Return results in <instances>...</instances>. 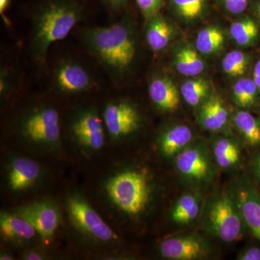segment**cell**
Segmentation results:
<instances>
[{
	"instance_id": "obj_39",
	"label": "cell",
	"mask_w": 260,
	"mask_h": 260,
	"mask_svg": "<svg viewBox=\"0 0 260 260\" xmlns=\"http://www.w3.org/2000/svg\"><path fill=\"white\" fill-rule=\"evenodd\" d=\"M0 259L1 260H10L13 259L12 256L9 255H6V254H4V255H2L1 257H0Z\"/></svg>"
},
{
	"instance_id": "obj_8",
	"label": "cell",
	"mask_w": 260,
	"mask_h": 260,
	"mask_svg": "<svg viewBox=\"0 0 260 260\" xmlns=\"http://www.w3.org/2000/svg\"><path fill=\"white\" fill-rule=\"evenodd\" d=\"M103 121L114 138L133 134L139 129L141 117L136 108L125 101L109 103L103 112Z\"/></svg>"
},
{
	"instance_id": "obj_9",
	"label": "cell",
	"mask_w": 260,
	"mask_h": 260,
	"mask_svg": "<svg viewBox=\"0 0 260 260\" xmlns=\"http://www.w3.org/2000/svg\"><path fill=\"white\" fill-rule=\"evenodd\" d=\"M104 121L95 109L80 112L72 124L73 134L77 140L93 150H99L105 143Z\"/></svg>"
},
{
	"instance_id": "obj_20",
	"label": "cell",
	"mask_w": 260,
	"mask_h": 260,
	"mask_svg": "<svg viewBox=\"0 0 260 260\" xmlns=\"http://www.w3.org/2000/svg\"><path fill=\"white\" fill-rule=\"evenodd\" d=\"M174 64L181 75L194 77L203 73L205 63L198 51L191 47H184L175 53Z\"/></svg>"
},
{
	"instance_id": "obj_37",
	"label": "cell",
	"mask_w": 260,
	"mask_h": 260,
	"mask_svg": "<svg viewBox=\"0 0 260 260\" xmlns=\"http://www.w3.org/2000/svg\"><path fill=\"white\" fill-rule=\"evenodd\" d=\"M25 259L29 260H40L42 259V256L37 252L29 253L28 255L25 256Z\"/></svg>"
},
{
	"instance_id": "obj_25",
	"label": "cell",
	"mask_w": 260,
	"mask_h": 260,
	"mask_svg": "<svg viewBox=\"0 0 260 260\" xmlns=\"http://www.w3.org/2000/svg\"><path fill=\"white\" fill-rule=\"evenodd\" d=\"M231 36L234 42L239 46L250 45L259 34V28L252 19L246 18L232 24L230 28Z\"/></svg>"
},
{
	"instance_id": "obj_18",
	"label": "cell",
	"mask_w": 260,
	"mask_h": 260,
	"mask_svg": "<svg viewBox=\"0 0 260 260\" xmlns=\"http://www.w3.org/2000/svg\"><path fill=\"white\" fill-rule=\"evenodd\" d=\"M2 235L10 240H28L35 237L37 231L20 215L2 213L0 216Z\"/></svg>"
},
{
	"instance_id": "obj_2",
	"label": "cell",
	"mask_w": 260,
	"mask_h": 260,
	"mask_svg": "<svg viewBox=\"0 0 260 260\" xmlns=\"http://www.w3.org/2000/svg\"><path fill=\"white\" fill-rule=\"evenodd\" d=\"M84 19L83 8L72 0H51L32 18L30 54L37 64L47 60L53 44L66 39Z\"/></svg>"
},
{
	"instance_id": "obj_5",
	"label": "cell",
	"mask_w": 260,
	"mask_h": 260,
	"mask_svg": "<svg viewBox=\"0 0 260 260\" xmlns=\"http://www.w3.org/2000/svg\"><path fill=\"white\" fill-rule=\"evenodd\" d=\"M20 130L25 138L35 143L54 144L61 135L59 112L51 107L36 109L25 116Z\"/></svg>"
},
{
	"instance_id": "obj_33",
	"label": "cell",
	"mask_w": 260,
	"mask_h": 260,
	"mask_svg": "<svg viewBox=\"0 0 260 260\" xmlns=\"http://www.w3.org/2000/svg\"><path fill=\"white\" fill-rule=\"evenodd\" d=\"M241 260H260V249L255 246L249 248L239 256Z\"/></svg>"
},
{
	"instance_id": "obj_3",
	"label": "cell",
	"mask_w": 260,
	"mask_h": 260,
	"mask_svg": "<svg viewBox=\"0 0 260 260\" xmlns=\"http://www.w3.org/2000/svg\"><path fill=\"white\" fill-rule=\"evenodd\" d=\"M106 189L113 203L128 215H139L148 206L150 185L142 173L136 171L119 173L108 181Z\"/></svg>"
},
{
	"instance_id": "obj_21",
	"label": "cell",
	"mask_w": 260,
	"mask_h": 260,
	"mask_svg": "<svg viewBox=\"0 0 260 260\" xmlns=\"http://www.w3.org/2000/svg\"><path fill=\"white\" fill-rule=\"evenodd\" d=\"M225 38L220 28L209 26L202 29L196 39L197 50L204 54H212L222 49Z\"/></svg>"
},
{
	"instance_id": "obj_4",
	"label": "cell",
	"mask_w": 260,
	"mask_h": 260,
	"mask_svg": "<svg viewBox=\"0 0 260 260\" xmlns=\"http://www.w3.org/2000/svg\"><path fill=\"white\" fill-rule=\"evenodd\" d=\"M212 231L225 242L242 239L243 220L237 204L226 195H221L214 200L208 214Z\"/></svg>"
},
{
	"instance_id": "obj_32",
	"label": "cell",
	"mask_w": 260,
	"mask_h": 260,
	"mask_svg": "<svg viewBox=\"0 0 260 260\" xmlns=\"http://www.w3.org/2000/svg\"><path fill=\"white\" fill-rule=\"evenodd\" d=\"M250 0H220L224 8L229 13L239 15L247 9Z\"/></svg>"
},
{
	"instance_id": "obj_31",
	"label": "cell",
	"mask_w": 260,
	"mask_h": 260,
	"mask_svg": "<svg viewBox=\"0 0 260 260\" xmlns=\"http://www.w3.org/2000/svg\"><path fill=\"white\" fill-rule=\"evenodd\" d=\"M15 84V77L9 70L2 69L0 72V95L4 97L11 93Z\"/></svg>"
},
{
	"instance_id": "obj_13",
	"label": "cell",
	"mask_w": 260,
	"mask_h": 260,
	"mask_svg": "<svg viewBox=\"0 0 260 260\" xmlns=\"http://www.w3.org/2000/svg\"><path fill=\"white\" fill-rule=\"evenodd\" d=\"M237 205L244 223L260 241V194L250 184L237 191Z\"/></svg>"
},
{
	"instance_id": "obj_7",
	"label": "cell",
	"mask_w": 260,
	"mask_h": 260,
	"mask_svg": "<svg viewBox=\"0 0 260 260\" xmlns=\"http://www.w3.org/2000/svg\"><path fill=\"white\" fill-rule=\"evenodd\" d=\"M53 83L56 90L64 93H80L95 86L93 75L85 67L73 59H63L53 72Z\"/></svg>"
},
{
	"instance_id": "obj_11",
	"label": "cell",
	"mask_w": 260,
	"mask_h": 260,
	"mask_svg": "<svg viewBox=\"0 0 260 260\" xmlns=\"http://www.w3.org/2000/svg\"><path fill=\"white\" fill-rule=\"evenodd\" d=\"M160 254L169 259H196L205 255L204 244L192 236L177 237L166 239L160 244Z\"/></svg>"
},
{
	"instance_id": "obj_14",
	"label": "cell",
	"mask_w": 260,
	"mask_h": 260,
	"mask_svg": "<svg viewBox=\"0 0 260 260\" xmlns=\"http://www.w3.org/2000/svg\"><path fill=\"white\" fill-rule=\"evenodd\" d=\"M178 171L184 177L194 180H203L210 171L209 162L205 153L198 148L181 150L176 160Z\"/></svg>"
},
{
	"instance_id": "obj_26",
	"label": "cell",
	"mask_w": 260,
	"mask_h": 260,
	"mask_svg": "<svg viewBox=\"0 0 260 260\" xmlns=\"http://www.w3.org/2000/svg\"><path fill=\"white\" fill-rule=\"evenodd\" d=\"M209 90V84L203 78L186 80L180 88L181 95L191 107H196L203 103Z\"/></svg>"
},
{
	"instance_id": "obj_35",
	"label": "cell",
	"mask_w": 260,
	"mask_h": 260,
	"mask_svg": "<svg viewBox=\"0 0 260 260\" xmlns=\"http://www.w3.org/2000/svg\"><path fill=\"white\" fill-rule=\"evenodd\" d=\"M10 4V0H0V13L3 15V18H5V12L9 8Z\"/></svg>"
},
{
	"instance_id": "obj_17",
	"label": "cell",
	"mask_w": 260,
	"mask_h": 260,
	"mask_svg": "<svg viewBox=\"0 0 260 260\" xmlns=\"http://www.w3.org/2000/svg\"><path fill=\"white\" fill-rule=\"evenodd\" d=\"M145 28V39L154 52L165 49L172 41L174 29L170 23L160 15L148 19Z\"/></svg>"
},
{
	"instance_id": "obj_23",
	"label": "cell",
	"mask_w": 260,
	"mask_h": 260,
	"mask_svg": "<svg viewBox=\"0 0 260 260\" xmlns=\"http://www.w3.org/2000/svg\"><path fill=\"white\" fill-rule=\"evenodd\" d=\"M200 212L198 200L191 194H184L178 200L172 211V219L179 224L189 223L198 217Z\"/></svg>"
},
{
	"instance_id": "obj_1",
	"label": "cell",
	"mask_w": 260,
	"mask_h": 260,
	"mask_svg": "<svg viewBox=\"0 0 260 260\" xmlns=\"http://www.w3.org/2000/svg\"><path fill=\"white\" fill-rule=\"evenodd\" d=\"M80 39L113 80H119L134 64L138 43L129 22L121 20L108 26L84 28Z\"/></svg>"
},
{
	"instance_id": "obj_38",
	"label": "cell",
	"mask_w": 260,
	"mask_h": 260,
	"mask_svg": "<svg viewBox=\"0 0 260 260\" xmlns=\"http://www.w3.org/2000/svg\"><path fill=\"white\" fill-rule=\"evenodd\" d=\"M256 172H257L258 176H259L260 178V155L258 157L257 159H256Z\"/></svg>"
},
{
	"instance_id": "obj_28",
	"label": "cell",
	"mask_w": 260,
	"mask_h": 260,
	"mask_svg": "<svg viewBox=\"0 0 260 260\" xmlns=\"http://www.w3.org/2000/svg\"><path fill=\"white\" fill-rule=\"evenodd\" d=\"M248 59L242 51L234 50L227 53L222 61L223 71L232 77L241 76L245 73Z\"/></svg>"
},
{
	"instance_id": "obj_24",
	"label": "cell",
	"mask_w": 260,
	"mask_h": 260,
	"mask_svg": "<svg viewBox=\"0 0 260 260\" xmlns=\"http://www.w3.org/2000/svg\"><path fill=\"white\" fill-rule=\"evenodd\" d=\"M214 156L219 167L228 169L239 161L240 151L237 145L227 138L218 140L214 145Z\"/></svg>"
},
{
	"instance_id": "obj_30",
	"label": "cell",
	"mask_w": 260,
	"mask_h": 260,
	"mask_svg": "<svg viewBox=\"0 0 260 260\" xmlns=\"http://www.w3.org/2000/svg\"><path fill=\"white\" fill-rule=\"evenodd\" d=\"M142 14L146 20L159 15L164 5V0H135Z\"/></svg>"
},
{
	"instance_id": "obj_10",
	"label": "cell",
	"mask_w": 260,
	"mask_h": 260,
	"mask_svg": "<svg viewBox=\"0 0 260 260\" xmlns=\"http://www.w3.org/2000/svg\"><path fill=\"white\" fill-rule=\"evenodd\" d=\"M18 215L28 220L44 240L50 239L59 225L57 210L47 203L24 207Z\"/></svg>"
},
{
	"instance_id": "obj_12",
	"label": "cell",
	"mask_w": 260,
	"mask_h": 260,
	"mask_svg": "<svg viewBox=\"0 0 260 260\" xmlns=\"http://www.w3.org/2000/svg\"><path fill=\"white\" fill-rule=\"evenodd\" d=\"M150 100L159 110L174 112L179 107L180 98L177 86L165 76H155L148 84Z\"/></svg>"
},
{
	"instance_id": "obj_34",
	"label": "cell",
	"mask_w": 260,
	"mask_h": 260,
	"mask_svg": "<svg viewBox=\"0 0 260 260\" xmlns=\"http://www.w3.org/2000/svg\"><path fill=\"white\" fill-rule=\"evenodd\" d=\"M253 80L257 86L258 91L260 93V59L256 63L254 66V74H253Z\"/></svg>"
},
{
	"instance_id": "obj_22",
	"label": "cell",
	"mask_w": 260,
	"mask_h": 260,
	"mask_svg": "<svg viewBox=\"0 0 260 260\" xmlns=\"http://www.w3.org/2000/svg\"><path fill=\"white\" fill-rule=\"evenodd\" d=\"M234 124L251 145L260 144V123L250 113L239 111L234 116Z\"/></svg>"
},
{
	"instance_id": "obj_27",
	"label": "cell",
	"mask_w": 260,
	"mask_h": 260,
	"mask_svg": "<svg viewBox=\"0 0 260 260\" xmlns=\"http://www.w3.org/2000/svg\"><path fill=\"white\" fill-rule=\"evenodd\" d=\"M258 88L254 80L242 78L233 87V95L236 103L242 108L252 107L256 102Z\"/></svg>"
},
{
	"instance_id": "obj_40",
	"label": "cell",
	"mask_w": 260,
	"mask_h": 260,
	"mask_svg": "<svg viewBox=\"0 0 260 260\" xmlns=\"http://www.w3.org/2000/svg\"><path fill=\"white\" fill-rule=\"evenodd\" d=\"M256 12H257L258 15H259L260 18V1L257 5H256Z\"/></svg>"
},
{
	"instance_id": "obj_29",
	"label": "cell",
	"mask_w": 260,
	"mask_h": 260,
	"mask_svg": "<svg viewBox=\"0 0 260 260\" xmlns=\"http://www.w3.org/2000/svg\"><path fill=\"white\" fill-rule=\"evenodd\" d=\"M172 2L179 15L187 20L198 18L205 8V0H172Z\"/></svg>"
},
{
	"instance_id": "obj_15",
	"label": "cell",
	"mask_w": 260,
	"mask_h": 260,
	"mask_svg": "<svg viewBox=\"0 0 260 260\" xmlns=\"http://www.w3.org/2000/svg\"><path fill=\"white\" fill-rule=\"evenodd\" d=\"M39 164L28 158H18L11 164L9 172V184L13 191L27 189L40 175Z\"/></svg>"
},
{
	"instance_id": "obj_36",
	"label": "cell",
	"mask_w": 260,
	"mask_h": 260,
	"mask_svg": "<svg viewBox=\"0 0 260 260\" xmlns=\"http://www.w3.org/2000/svg\"><path fill=\"white\" fill-rule=\"evenodd\" d=\"M107 1L113 8H119L125 4L126 0H107Z\"/></svg>"
},
{
	"instance_id": "obj_16",
	"label": "cell",
	"mask_w": 260,
	"mask_h": 260,
	"mask_svg": "<svg viewBox=\"0 0 260 260\" xmlns=\"http://www.w3.org/2000/svg\"><path fill=\"white\" fill-rule=\"evenodd\" d=\"M199 120L201 125L210 131H218L225 126L228 121L227 109L218 95H211L202 104Z\"/></svg>"
},
{
	"instance_id": "obj_6",
	"label": "cell",
	"mask_w": 260,
	"mask_h": 260,
	"mask_svg": "<svg viewBox=\"0 0 260 260\" xmlns=\"http://www.w3.org/2000/svg\"><path fill=\"white\" fill-rule=\"evenodd\" d=\"M68 208L73 223L85 234L102 242L115 239V233L85 200L80 198H71Z\"/></svg>"
},
{
	"instance_id": "obj_19",
	"label": "cell",
	"mask_w": 260,
	"mask_h": 260,
	"mask_svg": "<svg viewBox=\"0 0 260 260\" xmlns=\"http://www.w3.org/2000/svg\"><path fill=\"white\" fill-rule=\"evenodd\" d=\"M192 138V132L189 126L176 125L169 128L160 138L162 153L168 156L179 153L190 143Z\"/></svg>"
}]
</instances>
